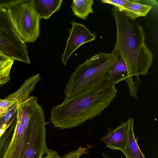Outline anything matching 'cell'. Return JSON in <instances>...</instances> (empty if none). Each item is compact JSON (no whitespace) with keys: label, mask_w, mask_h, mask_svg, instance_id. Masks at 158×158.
I'll use <instances>...</instances> for the list:
<instances>
[{"label":"cell","mask_w":158,"mask_h":158,"mask_svg":"<svg viewBox=\"0 0 158 158\" xmlns=\"http://www.w3.org/2000/svg\"><path fill=\"white\" fill-rule=\"evenodd\" d=\"M46 155L42 158H61L58 154L56 151L52 150L47 149L46 154Z\"/></svg>","instance_id":"22"},{"label":"cell","mask_w":158,"mask_h":158,"mask_svg":"<svg viewBox=\"0 0 158 158\" xmlns=\"http://www.w3.org/2000/svg\"><path fill=\"white\" fill-rule=\"evenodd\" d=\"M118 57L112 52H100L79 64L65 86L66 98H69L106 82L110 68Z\"/></svg>","instance_id":"3"},{"label":"cell","mask_w":158,"mask_h":158,"mask_svg":"<svg viewBox=\"0 0 158 158\" xmlns=\"http://www.w3.org/2000/svg\"><path fill=\"white\" fill-rule=\"evenodd\" d=\"M111 11L117 30L115 46L112 52L124 61L128 71L127 82L129 93L135 97L140 86L134 81L133 77L141 84L139 76L148 73L153 55L145 41V32L139 23L136 20L130 19L117 6H114Z\"/></svg>","instance_id":"1"},{"label":"cell","mask_w":158,"mask_h":158,"mask_svg":"<svg viewBox=\"0 0 158 158\" xmlns=\"http://www.w3.org/2000/svg\"><path fill=\"white\" fill-rule=\"evenodd\" d=\"M15 60L14 58L0 52V87L10 79V73Z\"/></svg>","instance_id":"15"},{"label":"cell","mask_w":158,"mask_h":158,"mask_svg":"<svg viewBox=\"0 0 158 158\" xmlns=\"http://www.w3.org/2000/svg\"><path fill=\"white\" fill-rule=\"evenodd\" d=\"M127 123V120L122 122L115 129L109 128L107 133L100 140L103 142L110 149L122 152L125 146Z\"/></svg>","instance_id":"9"},{"label":"cell","mask_w":158,"mask_h":158,"mask_svg":"<svg viewBox=\"0 0 158 158\" xmlns=\"http://www.w3.org/2000/svg\"><path fill=\"white\" fill-rule=\"evenodd\" d=\"M28 0H0V7L8 9L21 3L27 2Z\"/></svg>","instance_id":"20"},{"label":"cell","mask_w":158,"mask_h":158,"mask_svg":"<svg viewBox=\"0 0 158 158\" xmlns=\"http://www.w3.org/2000/svg\"><path fill=\"white\" fill-rule=\"evenodd\" d=\"M127 121L125 144L122 152L126 158H145L135 138L133 130L134 118H129Z\"/></svg>","instance_id":"10"},{"label":"cell","mask_w":158,"mask_h":158,"mask_svg":"<svg viewBox=\"0 0 158 158\" xmlns=\"http://www.w3.org/2000/svg\"><path fill=\"white\" fill-rule=\"evenodd\" d=\"M115 86L106 82L74 96L66 98L60 104L52 107L50 120L60 129L79 126L100 115L116 97Z\"/></svg>","instance_id":"2"},{"label":"cell","mask_w":158,"mask_h":158,"mask_svg":"<svg viewBox=\"0 0 158 158\" xmlns=\"http://www.w3.org/2000/svg\"><path fill=\"white\" fill-rule=\"evenodd\" d=\"M94 3L93 0H73L71 7L74 15L85 20L88 18L89 14L94 13L92 8Z\"/></svg>","instance_id":"14"},{"label":"cell","mask_w":158,"mask_h":158,"mask_svg":"<svg viewBox=\"0 0 158 158\" xmlns=\"http://www.w3.org/2000/svg\"><path fill=\"white\" fill-rule=\"evenodd\" d=\"M12 23L20 38L24 43H34L40 35V15L32 0L7 9Z\"/></svg>","instance_id":"5"},{"label":"cell","mask_w":158,"mask_h":158,"mask_svg":"<svg viewBox=\"0 0 158 158\" xmlns=\"http://www.w3.org/2000/svg\"><path fill=\"white\" fill-rule=\"evenodd\" d=\"M102 158H112V157L107 156L103 152H102Z\"/></svg>","instance_id":"23"},{"label":"cell","mask_w":158,"mask_h":158,"mask_svg":"<svg viewBox=\"0 0 158 158\" xmlns=\"http://www.w3.org/2000/svg\"><path fill=\"white\" fill-rule=\"evenodd\" d=\"M14 104L13 102L6 98L4 99H0V113L5 112Z\"/></svg>","instance_id":"21"},{"label":"cell","mask_w":158,"mask_h":158,"mask_svg":"<svg viewBox=\"0 0 158 158\" xmlns=\"http://www.w3.org/2000/svg\"><path fill=\"white\" fill-rule=\"evenodd\" d=\"M17 118L0 138V158H3L12 137Z\"/></svg>","instance_id":"17"},{"label":"cell","mask_w":158,"mask_h":158,"mask_svg":"<svg viewBox=\"0 0 158 158\" xmlns=\"http://www.w3.org/2000/svg\"><path fill=\"white\" fill-rule=\"evenodd\" d=\"M101 1L103 3L110 4L118 7L141 2L140 0H102Z\"/></svg>","instance_id":"19"},{"label":"cell","mask_w":158,"mask_h":158,"mask_svg":"<svg viewBox=\"0 0 158 158\" xmlns=\"http://www.w3.org/2000/svg\"><path fill=\"white\" fill-rule=\"evenodd\" d=\"M20 102L14 103L5 112L0 113V128L5 131L16 118Z\"/></svg>","instance_id":"16"},{"label":"cell","mask_w":158,"mask_h":158,"mask_svg":"<svg viewBox=\"0 0 158 158\" xmlns=\"http://www.w3.org/2000/svg\"><path fill=\"white\" fill-rule=\"evenodd\" d=\"M128 71L124 61L119 56L111 66L106 80L107 85H115L121 81L128 79Z\"/></svg>","instance_id":"12"},{"label":"cell","mask_w":158,"mask_h":158,"mask_svg":"<svg viewBox=\"0 0 158 158\" xmlns=\"http://www.w3.org/2000/svg\"><path fill=\"white\" fill-rule=\"evenodd\" d=\"M48 123L44 118L34 125L21 158H43L48 148L46 142L45 126Z\"/></svg>","instance_id":"7"},{"label":"cell","mask_w":158,"mask_h":158,"mask_svg":"<svg viewBox=\"0 0 158 158\" xmlns=\"http://www.w3.org/2000/svg\"><path fill=\"white\" fill-rule=\"evenodd\" d=\"M0 52L15 60L28 64L31 62L27 46L12 23L7 9L0 7Z\"/></svg>","instance_id":"6"},{"label":"cell","mask_w":158,"mask_h":158,"mask_svg":"<svg viewBox=\"0 0 158 158\" xmlns=\"http://www.w3.org/2000/svg\"><path fill=\"white\" fill-rule=\"evenodd\" d=\"M72 25L71 29H68L70 33L61 59L64 65L72 53L82 45L94 40L96 38L95 32L91 33L86 26L74 20L70 22Z\"/></svg>","instance_id":"8"},{"label":"cell","mask_w":158,"mask_h":158,"mask_svg":"<svg viewBox=\"0 0 158 158\" xmlns=\"http://www.w3.org/2000/svg\"><path fill=\"white\" fill-rule=\"evenodd\" d=\"M44 118V110L40 106L29 102L20 103L13 135L3 158H21L33 126Z\"/></svg>","instance_id":"4"},{"label":"cell","mask_w":158,"mask_h":158,"mask_svg":"<svg viewBox=\"0 0 158 158\" xmlns=\"http://www.w3.org/2000/svg\"><path fill=\"white\" fill-rule=\"evenodd\" d=\"M130 19L135 21L140 17L147 16L152 8V6L136 3L125 6L118 7Z\"/></svg>","instance_id":"13"},{"label":"cell","mask_w":158,"mask_h":158,"mask_svg":"<svg viewBox=\"0 0 158 158\" xmlns=\"http://www.w3.org/2000/svg\"><path fill=\"white\" fill-rule=\"evenodd\" d=\"M34 7L41 19H48L59 10L62 0H32Z\"/></svg>","instance_id":"11"},{"label":"cell","mask_w":158,"mask_h":158,"mask_svg":"<svg viewBox=\"0 0 158 158\" xmlns=\"http://www.w3.org/2000/svg\"><path fill=\"white\" fill-rule=\"evenodd\" d=\"M5 131H4L3 130L0 128V138L2 135L4 134Z\"/></svg>","instance_id":"24"},{"label":"cell","mask_w":158,"mask_h":158,"mask_svg":"<svg viewBox=\"0 0 158 158\" xmlns=\"http://www.w3.org/2000/svg\"><path fill=\"white\" fill-rule=\"evenodd\" d=\"M90 147H80L78 148L65 154L61 158H79L83 155L87 154L88 149Z\"/></svg>","instance_id":"18"}]
</instances>
